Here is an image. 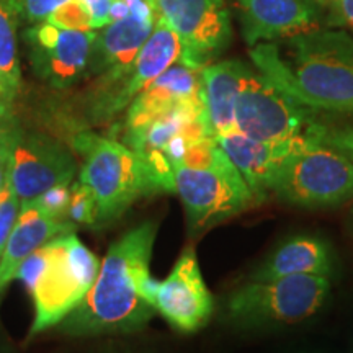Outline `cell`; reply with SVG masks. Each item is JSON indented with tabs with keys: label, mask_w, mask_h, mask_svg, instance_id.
Returning <instances> with one entry per match:
<instances>
[{
	"label": "cell",
	"mask_w": 353,
	"mask_h": 353,
	"mask_svg": "<svg viewBox=\"0 0 353 353\" xmlns=\"http://www.w3.org/2000/svg\"><path fill=\"white\" fill-rule=\"evenodd\" d=\"M250 59L283 94L304 107L353 113V38L339 30H311L259 43Z\"/></svg>",
	"instance_id": "1"
},
{
	"label": "cell",
	"mask_w": 353,
	"mask_h": 353,
	"mask_svg": "<svg viewBox=\"0 0 353 353\" xmlns=\"http://www.w3.org/2000/svg\"><path fill=\"white\" fill-rule=\"evenodd\" d=\"M157 224L145 221L108 249L94 286L82 303L61 322L70 335L125 334L143 329L156 307L139 293V281L149 273Z\"/></svg>",
	"instance_id": "2"
},
{
	"label": "cell",
	"mask_w": 353,
	"mask_h": 353,
	"mask_svg": "<svg viewBox=\"0 0 353 353\" xmlns=\"http://www.w3.org/2000/svg\"><path fill=\"white\" fill-rule=\"evenodd\" d=\"M100 263L74 232L50 241L21 263L15 280L33 299L32 337L61 324L82 303L99 276Z\"/></svg>",
	"instance_id": "3"
},
{
	"label": "cell",
	"mask_w": 353,
	"mask_h": 353,
	"mask_svg": "<svg viewBox=\"0 0 353 353\" xmlns=\"http://www.w3.org/2000/svg\"><path fill=\"white\" fill-rule=\"evenodd\" d=\"M72 148L82 157L79 182L95 196L97 224L118 219L141 196L159 193L145 162L126 144L82 131Z\"/></svg>",
	"instance_id": "4"
},
{
	"label": "cell",
	"mask_w": 353,
	"mask_h": 353,
	"mask_svg": "<svg viewBox=\"0 0 353 353\" xmlns=\"http://www.w3.org/2000/svg\"><path fill=\"white\" fill-rule=\"evenodd\" d=\"M272 192L303 208H330L353 198V157L304 139L278 167Z\"/></svg>",
	"instance_id": "5"
},
{
	"label": "cell",
	"mask_w": 353,
	"mask_h": 353,
	"mask_svg": "<svg viewBox=\"0 0 353 353\" xmlns=\"http://www.w3.org/2000/svg\"><path fill=\"white\" fill-rule=\"evenodd\" d=\"M329 290L327 278L316 275L250 280L229 296L228 314L242 327L299 324L319 311Z\"/></svg>",
	"instance_id": "6"
},
{
	"label": "cell",
	"mask_w": 353,
	"mask_h": 353,
	"mask_svg": "<svg viewBox=\"0 0 353 353\" xmlns=\"http://www.w3.org/2000/svg\"><path fill=\"white\" fill-rule=\"evenodd\" d=\"M175 193L182 198L190 234H200L257 205L245 180L223 149L206 167L175 165Z\"/></svg>",
	"instance_id": "7"
},
{
	"label": "cell",
	"mask_w": 353,
	"mask_h": 353,
	"mask_svg": "<svg viewBox=\"0 0 353 353\" xmlns=\"http://www.w3.org/2000/svg\"><path fill=\"white\" fill-rule=\"evenodd\" d=\"M317 121L316 110L304 107L249 69L236 103L237 131L262 143H286L306 139Z\"/></svg>",
	"instance_id": "8"
},
{
	"label": "cell",
	"mask_w": 353,
	"mask_h": 353,
	"mask_svg": "<svg viewBox=\"0 0 353 353\" xmlns=\"http://www.w3.org/2000/svg\"><path fill=\"white\" fill-rule=\"evenodd\" d=\"M182 56L183 44L179 34L157 17L151 37L141 48L125 76L113 83H95L94 94L87 105L90 121L105 123L112 120L114 114L130 107L131 101L162 72L180 63Z\"/></svg>",
	"instance_id": "9"
},
{
	"label": "cell",
	"mask_w": 353,
	"mask_h": 353,
	"mask_svg": "<svg viewBox=\"0 0 353 353\" xmlns=\"http://www.w3.org/2000/svg\"><path fill=\"white\" fill-rule=\"evenodd\" d=\"M159 19L179 34L183 44L180 63L205 69L229 46L231 17L224 0H152Z\"/></svg>",
	"instance_id": "10"
},
{
	"label": "cell",
	"mask_w": 353,
	"mask_h": 353,
	"mask_svg": "<svg viewBox=\"0 0 353 353\" xmlns=\"http://www.w3.org/2000/svg\"><path fill=\"white\" fill-rule=\"evenodd\" d=\"M95 34L94 32L59 28L43 21L30 25L21 38L37 77L48 85L63 90L87 77Z\"/></svg>",
	"instance_id": "11"
},
{
	"label": "cell",
	"mask_w": 353,
	"mask_h": 353,
	"mask_svg": "<svg viewBox=\"0 0 353 353\" xmlns=\"http://www.w3.org/2000/svg\"><path fill=\"white\" fill-rule=\"evenodd\" d=\"M76 174V157L64 144L20 125L8 176L21 203L37 200L56 185H70Z\"/></svg>",
	"instance_id": "12"
},
{
	"label": "cell",
	"mask_w": 353,
	"mask_h": 353,
	"mask_svg": "<svg viewBox=\"0 0 353 353\" xmlns=\"http://www.w3.org/2000/svg\"><path fill=\"white\" fill-rule=\"evenodd\" d=\"M213 309V296L203 280L196 254L188 247L159 285L156 311L176 330L192 334L210 321Z\"/></svg>",
	"instance_id": "13"
},
{
	"label": "cell",
	"mask_w": 353,
	"mask_h": 353,
	"mask_svg": "<svg viewBox=\"0 0 353 353\" xmlns=\"http://www.w3.org/2000/svg\"><path fill=\"white\" fill-rule=\"evenodd\" d=\"M325 8L319 0H239L241 33L250 48L321 28Z\"/></svg>",
	"instance_id": "14"
},
{
	"label": "cell",
	"mask_w": 353,
	"mask_h": 353,
	"mask_svg": "<svg viewBox=\"0 0 353 353\" xmlns=\"http://www.w3.org/2000/svg\"><path fill=\"white\" fill-rule=\"evenodd\" d=\"M156 20L130 12L125 19L103 26L92 44L87 77H99L97 83H113L125 76L151 37Z\"/></svg>",
	"instance_id": "15"
},
{
	"label": "cell",
	"mask_w": 353,
	"mask_h": 353,
	"mask_svg": "<svg viewBox=\"0 0 353 353\" xmlns=\"http://www.w3.org/2000/svg\"><path fill=\"white\" fill-rule=\"evenodd\" d=\"M201 70L176 63L162 72L130 103L125 131L148 125L183 105L203 103Z\"/></svg>",
	"instance_id": "16"
},
{
	"label": "cell",
	"mask_w": 353,
	"mask_h": 353,
	"mask_svg": "<svg viewBox=\"0 0 353 353\" xmlns=\"http://www.w3.org/2000/svg\"><path fill=\"white\" fill-rule=\"evenodd\" d=\"M229 161L239 170L252 196L260 205L272 192L273 182L283 159L298 148L304 139L286 141V143H262L241 131L234 130L214 138Z\"/></svg>",
	"instance_id": "17"
},
{
	"label": "cell",
	"mask_w": 353,
	"mask_h": 353,
	"mask_svg": "<svg viewBox=\"0 0 353 353\" xmlns=\"http://www.w3.org/2000/svg\"><path fill=\"white\" fill-rule=\"evenodd\" d=\"M74 229L76 224L70 221L54 219L44 213L37 200L21 203L19 218L0 259V298L30 255L56 237L74 232Z\"/></svg>",
	"instance_id": "18"
},
{
	"label": "cell",
	"mask_w": 353,
	"mask_h": 353,
	"mask_svg": "<svg viewBox=\"0 0 353 353\" xmlns=\"http://www.w3.org/2000/svg\"><path fill=\"white\" fill-rule=\"evenodd\" d=\"M250 68L241 61H221L201 70V97L206 123L213 138L236 128V103L242 81Z\"/></svg>",
	"instance_id": "19"
},
{
	"label": "cell",
	"mask_w": 353,
	"mask_h": 353,
	"mask_svg": "<svg viewBox=\"0 0 353 353\" xmlns=\"http://www.w3.org/2000/svg\"><path fill=\"white\" fill-rule=\"evenodd\" d=\"M332 272L329 245L319 237L298 236L278 245L254 273L250 280H276L291 275H316L327 278Z\"/></svg>",
	"instance_id": "20"
},
{
	"label": "cell",
	"mask_w": 353,
	"mask_h": 353,
	"mask_svg": "<svg viewBox=\"0 0 353 353\" xmlns=\"http://www.w3.org/2000/svg\"><path fill=\"white\" fill-rule=\"evenodd\" d=\"M17 15L13 0H0V76L7 85L19 95L21 85V69L17 43Z\"/></svg>",
	"instance_id": "21"
},
{
	"label": "cell",
	"mask_w": 353,
	"mask_h": 353,
	"mask_svg": "<svg viewBox=\"0 0 353 353\" xmlns=\"http://www.w3.org/2000/svg\"><path fill=\"white\" fill-rule=\"evenodd\" d=\"M68 219L72 224L94 226L97 224V203L94 193L82 182L70 185Z\"/></svg>",
	"instance_id": "22"
},
{
	"label": "cell",
	"mask_w": 353,
	"mask_h": 353,
	"mask_svg": "<svg viewBox=\"0 0 353 353\" xmlns=\"http://www.w3.org/2000/svg\"><path fill=\"white\" fill-rule=\"evenodd\" d=\"M20 206L21 201L15 190H13L10 176H8L2 192H0V259H2L3 250H6L7 241L10 237L13 226H15V221L19 218Z\"/></svg>",
	"instance_id": "23"
},
{
	"label": "cell",
	"mask_w": 353,
	"mask_h": 353,
	"mask_svg": "<svg viewBox=\"0 0 353 353\" xmlns=\"http://www.w3.org/2000/svg\"><path fill=\"white\" fill-rule=\"evenodd\" d=\"M46 21L59 26V28L77 30V32H92V28H94L90 13L79 0H69L63 7L57 8Z\"/></svg>",
	"instance_id": "24"
},
{
	"label": "cell",
	"mask_w": 353,
	"mask_h": 353,
	"mask_svg": "<svg viewBox=\"0 0 353 353\" xmlns=\"http://www.w3.org/2000/svg\"><path fill=\"white\" fill-rule=\"evenodd\" d=\"M69 0H13L19 21L37 25L46 21L57 8L63 7Z\"/></svg>",
	"instance_id": "25"
},
{
	"label": "cell",
	"mask_w": 353,
	"mask_h": 353,
	"mask_svg": "<svg viewBox=\"0 0 353 353\" xmlns=\"http://www.w3.org/2000/svg\"><path fill=\"white\" fill-rule=\"evenodd\" d=\"M20 121L17 117L8 123L0 125V192L6 185L8 174H10L13 149H15L17 132H19Z\"/></svg>",
	"instance_id": "26"
},
{
	"label": "cell",
	"mask_w": 353,
	"mask_h": 353,
	"mask_svg": "<svg viewBox=\"0 0 353 353\" xmlns=\"http://www.w3.org/2000/svg\"><path fill=\"white\" fill-rule=\"evenodd\" d=\"M70 200V185H56L44 192L41 196L37 198V203L44 210V213L50 214L51 218L69 221L68 208Z\"/></svg>",
	"instance_id": "27"
},
{
	"label": "cell",
	"mask_w": 353,
	"mask_h": 353,
	"mask_svg": "<svg viewBox=\"0 0 353 353\" xmlns=\"http://www.w3.org/2000/svg\"><path fill=\"white\" fill-rule=\"evenodd\" d=\"M329 8L330 21L335 25H345L353 30V0H319Z\"/></svg>",
	"instance_id": "28"
},
{
	"label": "cell",
	"mask_w": 353,
	"mask_h": 353,
	"mask_svg": "<svg viewBox=\"0 0 353 353\" xmlns=\"http://www.w3.org/2000/svg\"><path fill=\"white\" fill-rule=\"evenodd\" d=\"M92 17L94 28H103L112 23V3L113 0H79Z\"/></svg>",
	"instance_id": "29"
},
{
	"label": "cell",
	"mask_w": 353,
	"mask_h": 353,
	"mask_svg": "<svg viewBox=\"0 0 353 353\" xmlns=\"http://www.w3.org/2000/svg\"><path fill=\"white\" fill-rule=\"evenodd\" d=\"M17 94L7 85V82L3 81V77L0 76V125L8 123L15 118L13 113V103H15Z\"/></svg>",
	"instance_id": "30"
}]
</instances>
